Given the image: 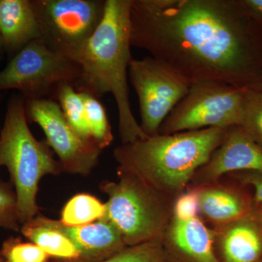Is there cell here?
I'll use <instances>...</instances> for the list:
<instances>
[{"mask_svg": "<svg viewBox=\"0 0 262 262\" xmlns=\"http://www.w3.org/2000/svg\"><path fill=\"white\" fill-rule=\"evenodd\" d=\"M131 47L191 82L262 90V17L245 0H132Z\"/></svg>", "mask_w": 262, "mask_h": 262, "instance_id": "cell-1", "label": "cell"}, {"mask_svg": "<svg viewBox=\"0 0 262 262\" xmlns=\"http://www.w3.org/2000/svg\"><path fill=\"white\" fill-rule=\"evenodd\" d=\"M132 0H106L102 20L73 61L80 68L76 90L99 98L111 94L116 102L122 144L146 139L130 102L128 68Z\"/></svg>", "mask_w": 262, "mask_h": 262, "instance_id": "cell-2", "label": "cell"}, {"mask_svg": "<svg viewBox=\"0 0 262 262\" xmlns=\"http://www.w3.org/2000/svg\"><path fill=\"white\" fill-rule=\"evenodd\" d=\"M227 129L211 128L158 135L114 150L118 169L144 181L174 201L187 190L196 172L223 142Z\"/></svg>", "mask_w": 262, "mask_h": 262, "instance_id": "cell-3", "label": "cell"}, {"mask_svg": "<svg viewBox=\"0 0 262 262\" xmlns=\"http://www.w3.org/2000/svg\"><path fill=\"white\" fill-rule=\"evenodd\" d=\"M8 169L14 186L19 222L23 225L39 214L37 194L39 181L62 170L46 141H38L31 132L23 96L8 101L0 133V167Z\"/></svg>", "mask_w": 262, "mask_h": 262, "instance_id": "cell-4", "label": "cell"}, {"mask_svg": "<svg viewBox=\"0 0 262 262\" xmlns=\"http://www.w3.org/2000/svg\"><path fill=\"white\" fill-rule=\"evenodd\" d=\"M117 182L100 184L108 196L101 220L117 229L126 246L162 239L173 216L174 201L130 172L117 168Z\"/></svg>", "mask_w": 262, "mask_h": 262, "instance_id": "cell-5", "label": "cell"}, {"mask_svg": "<svg viewBox=\"0 0 262 262\" xmlns=\"http://www.w3.org/2000/svg\"><path fill=\"white\" fill-rule=\"evenodd\" d=\"M80 77L76 62L36 39L15 53L0 71V92L17 90L26 100H53L60 86L70 84L76 88Z\"/></svg>", "mask_w": 262, "mask_h": 262, "instance_id": "cell-6", "label": "cell"}, {"mask_svg": "<svg viewBox=\"0 0 262 262\" xmlns=\"http://www.w3.org/2000/svg\"><path fill=\"white\" fill-rule=\"evenodd\" d=\"M245 92L216 81L193 82L187 94L164 120L159 134L239 125Z\"/></svg>", "mask_w": 262, "mask_h": 262, "instance_id": "cell-7", "label": "cell"}, {"mask_svg": "<svg viewBox=\"0 0 262 262\" xmlns=\"http://www.w3.org/2000/svg\"><path fill=\"white\" fill-rule=\"evenodd\" d=\"M40 39L73 61L102 20L106 0H32Z\"/></svg>", "mask_w": 262, "mask_h": 262, "instance_id": "cell-8", "label": "cell"}, {"mask_svg": "<svg viewBox=\"0 0 262 262\" xmlns=\"http://www.w3.org/2000/svg\"><path fill=\"white\" fill-rule=\"evenodd\" d=\"M128 77L139 98L141 130L147 137L158 135L164 120L187 94L192 82L152 56L133 58Z\"/></svg>", "mask_w": 262, "mask_h": 262, "instance_id": "cell-9", "label": "cell"}, {"mask_svg": "<svg viewBox=\"0 0 262 262\" xmlns=\"http://www.w3.org/2000/svg\"><path fill=\"white\" fill-rule=\"evenodd\" d=\"M28 122L42 128L46 142L58 157L62 170L87 176L98 163L102 149L94 139L81 138L72 128L59 104L50 98L25 99Z\"/></svg>", "mask_w": 262, "mask_h": 262, "instance_id": "cell-10", "label": "cell"}, {"mask_svg": "<svg viewBox=\"0 0 262 262\" xmlns=\"http://www.w3.org/2000/svg\"><path fill=\"white\" fill-rule=\"evenodd\" d=\"M241 171L262 173V149L242 127L234 125L227 128L223 142L196 172L189 187L207 185Z\"/></svg>", "mask_w": 262, "mask_h": 262, "instance_id": "cell-11", "label": "cell"}, {"mask_svg": "<svg viewBox=\"0 0 262 262\" xmlns=\"http://www.w3.org/2000/svg\"><path fill=\"white\" fill-rule=\"evenodd\" d=\"M225 177L228 179L196 187L199 216L213 228L247 216L253 213L256 204L251 188L229 176Z\"/></svg>", "mask_w": 262, "mask_h": 262, "instance_id": "cell-12", "label": "cell"}, {"mask_svg": "<svg viewBox=\"0 0 262 262\" xmlns=\"http://www.w3.org/2000/svg\"><path fill=\"white\" fill-rule=\"evenodd\" d=\"M165 262H220L213 229L201 217L187 222L172 217L162 238Z\"/></svg>", "mask_w": 262, "mask_h": 262, "instance_id": "cell-13", "label": "cell"}, {"mask_svg": "<svg viewBox=\"0 0 262 262\" xmlns=\"http://www.w3.org/2000/svg\"><path fill=\"white\" fill-rule=\"evenodd\" d=\"M212 229L220 262H262V225L254 210L241 220Z\"/></svg>", "mask_w": 262, "mask_h": 262, "instance_id": "cell-14", "label": "cell"}, {"mask_svg": "<svg viewBox=\"0 0 262 262\" xmlns=\"http://www.w3.org/2000/svg\"><path fill=\"white\" fill-rule=\"evenodd\" d=\"M48 222L72 241L79 252L77 262H100L126 247L118 231L104 220L71 227L59 220L47 218Z\"/></svg>", "mask_w": 262, "mask_h": 262, "instance_id": "cell-15", "label": "cell"}, {"mask_svg": "<svg viewBox=\"0 0 262 262\" xmlns=\"http://www.w3.org/2000/svg\"><path fill=\"white\" fill-rule=\"evenodd\" d=\"M0 36L4 47L17 53L40 39V28L32 0H0Z\"/></svg>", "mask_w": 262, "mask_h": 262, "instance_id": "cell-16", "label": "cell"}, {"mask_svg": "<svg viewBox=\"0 0 262 262\" xmlns=\"http://www.w3.org/2000/svg\"><path fill=\"white\" fill-rule=\"evenodd\" d=\"M20 232L39 246L55 262H77L80 252L68 237L52 227L47 217L38 214L21 226Z\"/></svg>", "mask_w": 262, "mask_h": 262, "instance_id": "cell-17", "label": "cell"}, {"mask_svg": "<svg viewBox=\"0 0 262 262\" xmlns=\"http://www.w3.org/2000/svg\"><path fill=\"white\" fill-rule=\"evenodd\" d=\"M106 212V204L86 193L76 194L66 203L60 222L64 225L76 227L101 220Z\"/></svg>", "mask_w": 262, "mask_h": 262, "instance_id": "cell-18", "label": "cell"}, {"mask_svg": "<svg viewBox=\"0 0 262 262\" xmlns=\"http://www.w3.org/2000/svg\"><path fill=\"white\" fill-rule=\"evenodd\" d=\"M59 104L66 120L82 139L89 140L91 137L87 120L83 97L73 85L63 84L55 94L54 99Z\"/></svg>", "mask_w": 262, "mask_h": 262, "instance_id": "cell-19", "label": "cell"}, {"mask_svg": "<svg viewBox=\"0 0 262 262\" xmlns=\"http://www.w3.org/2000/svg\"><path fill=\"white\" fill-rule=\"evenodd\" d=\"M80 93L83 97L86 120L91 137L101 149H106L114 139L106 108L98 98L87 93Z\"/></svg>", "mask_w": 262, "mask_h": 262, "instance_id": "cell-20", "label": "cell"}, {"mask_svg": "<svg viewBox=\"0 0 262 262\" xmlns=\"http://www.w3.org/2000/svg\"><path fill=\"white\" fill-rule=\"evenodd\" d=\"M239 125L262 149V90L245 92Z\"/></svg>", "mask_w": 262, "mask_h": 262, "instance_id": "cell-21", "label": "cell"}, {"mask_svg": "<svg viewBox=\"0 0 262 262\" xmlns=\"http://www.w3.org/2000/svg\"><path fill=\"white\" fill-rule=\"evenodd\" d=\"M6 262H50L51 257L32 242H24L20 237H10L0 250Z\"/></svg>", "mask_w": 262, "mask_h": 262, "instance_id": "cell-22", "label": "cell"}, {"mask_svg": "<svg viewBox=\"0 0 262 262\" xmlns=\"http://www.w3.org/2000/svg\"><path fill=\"white\" fill-rule=\"evenodd\" d=\"M100 262H165L162 239L126 246Z\"/></svg>", "mask_w": 262, "mask_h": 262, "instance_id": "cell-23", "label": "cell"}, {"mask_svg": "<svg viewBox=\"0 0 262 262\" xmlns=\"http://www.w3.org/2000/svg\"><path fill=\"white\" fill-rule=\"evenodd\" d=\"M20 225L15 190L10 184L0 181V227L18 232Z\"/></svg>", "mask_w": 262, "mask_h": 262, "instance_id": "cell-24", "label": "cell"}, {"mask_svg": "<svg viewBox=\"0 0 262 262\" xmlns=\"http://www.w3.org/2000/svg\"><path fill=\"white\" fill-rule=\"evenodd\" d=\"M173 218L187 222L199 216V196L196 187H188L177 196L173 205Z\"/></svg>", "mask_w": 262, "mask_h": 262, "instance_id": "cell-25", "label": "cell"}, {"mask_svg": "<svg viewBox=\"0 0 262 262\" xmlns=\"http://www.w3.org/2000/svg\"><path fill=\"white\" fill-rule=\"evenodd\" d=\"M252 190L255 201L262 204V173L253 171H241L227 174Z\"/></svg>", "mask_w": 262, "mask_h": 262, "instance_id": "cell-26", "label": "cell"}, {"mask_svg": "<svg viewBox=\"0 0 262 262\" xmlns=\"http://www.w3.org/2000/svg\"><path fill=\"white\" fill-rule=\"evenodd\" d=\"M245 3L262 17V0H245Z\"/></svg>", "mask_w": 262, "mask_h": 262, "instance_id": "cell-27", "label": "cell"}, {"mask_svg": "<svg viewBox=\"0 0 262 262\" xmlns=\"http://www.w3.org/2000/svg\"><path fill=\"white\" fill-rule=\"evenodd\" d=\"M255 214L257 216L258 220H259L260 223L262 225V204L258 203L256 201L254 208Z\"/></svg>", "mask_w": 262, "mask_h": 262, "instance_id": "cell-28", "label": "cell"}, {"mask_svg": "<svg viewBox=\"0 0 262 262\" xmlns=\"http://www.w3.org/2000/svg\"><path fill=\"white\" fill-rule=\"evenodd\" d=\"M4 47V44H3V39H2L1 36H0V50Z\"/></svg>", "mask_w": 262, "mask_h": 262, "instance_id": "cell-29", "label": "cell"}, {"mask_svg": "<svg viewBox=\"0 0 262 262\" xmlns=\"http://www.w3.org/2000/svg\"><path fill=\"white\" fill-rule=\"evenodd\" d=\"M0 262H6L4 258L3 257V256H2L1 253H0Z\"/></svg>", "mask_w": 262, "mask_h": 262, "instance_id": "cell-30", "label": "cell"}, {"mask_svg": "<svg viewBox=\"0 0 262 262\" xmlns=\"http://www.w3.org/2000/svg\"><path fill=\"white\" fill-rule=\"evenodd\" d=\"M1 98H2V95L0 94V101H1Z\"/></svg>", "mask_w": 262, "mask_h": 262, "instance_id": "cell-31", "label": "cell"}]
</instances>
